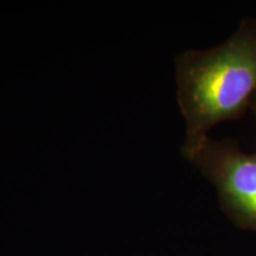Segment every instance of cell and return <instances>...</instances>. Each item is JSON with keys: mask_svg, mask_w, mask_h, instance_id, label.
Segmentation results:
<instances>
[{"mask_svg": "<svg viewBox=\"0 0 256 256\" xmlns=\"http://www.w3.org/2000/svg\"><path fill=\"white\" fill-rule=\"evenodd\" d=\"M178 104L186 124L182 154L223 121L238 120L256 94V19L244 18L220 46L176 57Z\"/></svg>", "mask_w": 256, "mask_h": 256, "instance_id": "cell-1", "label": "cell"}, {"mask_svg": "<svg viewBox=\"0 0 256 256\" xmlns=\"http://www.w3.org/2000/svg\"><path fill=\"white\" fill-rule=\"evenodd\" d=\"M216 188L220 204L243 228L256 230V152L244 153L232 139H206L183 154Z\"/></svg>", "mask_w": 256, "mask_h": 256, "instance_id": "cell-2", "label": "cell"}, {"mask_svg": "<svg viewBox=\"0 0 256 256\" xmlns=\"http://www.w3.org/2000/svg\"><path fill=\"white\" fill-rule=\"evenodd\" d=\"M249 110L252 112V114L256 116V94L254 95V98H252V102H250V107H249Z\"/></svg>", "mask_w": 256, "mask_h": 256, "instance_id": "cell-3", "label": "cell"}]
</instances>
